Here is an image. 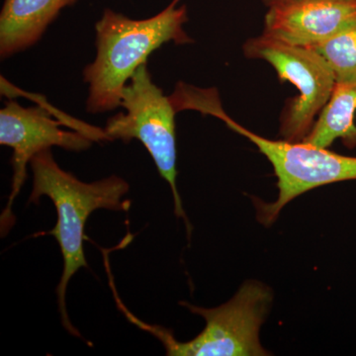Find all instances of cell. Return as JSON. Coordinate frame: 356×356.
<instances>
[{
  "instance_id": "1",
  "label": "cell",
  "mask_w": 356,
  "mask_h": 356,
  "mask_svg": "<svg viewBox=\"0 0 356 356\" xmlns=\"http://www.w3.org/2000/svg\"><path fill=\"white\" fill-rule=\"evenodd\" d=\"M179 1L172 0L161 13L143 20L105 9L95 26V60L83 70V81L88 84V113H105L120 106L126 84L163 44L193 42L184 29L188 20L187 7L178 6Z\"/></svg>"
},
{
  "instance_id": "2",
  "label": "cell",
  "mask_w": 356,
  "mask_h": 356,
  "mask_svg": "<svg viewBox=\"0 0 356 356\" xmlns=\"http://www.w3.org/2000/svg\"><path fill=\"white\" fill-rule=\"evenodd\" d=\"M33 189L29 203H38L42 196L51 199L58 214L55 228L48 235L60 245L64 259V270L57 288L58 311L65 329L72 336L81 334L70 321L65 295L70 278L83 267H88L84 254V229L89 216L96 210L128 211L129 184L123 178L112 175L86 184L56 163L51 149H46L32 159Z\"/></svg>"
},
{
  "instance_id": "3",
  "label": "cell",
  "mask_w": 356,
  "mask_h": 356,
  "mask_svg": "<svg viewBox=\"0 0 356 356\" xmlns=\"http://www.w3.org/2000/svg\"><path fill=\"white\" fill-rule=\"evenodd\" d=\"M273 292L259 281H248L228 303L206 309L182 302V306L205 318L206 327L195 339L177 341L165 327L146 324L121 307L129 320L153 334L172 356L268 355L259 341V331L273 303Z\"/></svg>"
},
{
  "instance_id": "4",
  "label": "cell",
  "mask_w": 356,
  "mask_h": 356,
  "mask_svg": "<svg viewBox=\"0 0 356 356\" xmlns=\"http://www.w3.org/2000/svg\"><path fill=\"white\" fill-rule=\"evenodd\" d=\"M209 114L254 143L273 165L278 197L271 203L254 202L257 220L264 226L273 225L281 210L302 194L325 185L356 180V156H343L305 142L267 139L233 120L221 102L215 103Z\"/></svg>"
},
{
  "instance_id": "5",
  "label": "cell",
  "mask_w": 356,
  "mask_h": 356,
  "mask_svg": "<svg viewBox=\"0 0 356 356\" xmlns=\"http://www.w3.org/2000/svg\"><path fill=\"white\" fill-rule=\"evenodd\" d=\"M120 106L125 113L112 116L103 129L107 140H138L144 145L159 175L170 184L175 215L191 229L177 185L175 113L178 109L172 96L165 95L163 89L153 83L147 63L140 65L126 84Z\"/></svg>"
},
{
  "instance_id": "6",
  "label": "cell",
  "mask_w": 356,
  "mask_h": 356,
  "mask_svg": "<svg viewBox=\"0 0 356 356\" xmlns=\"http://www.w3.org/2000/svg\"><path fill=\"white\" fill-rule=\"evenodd\" d=\"M243 51L245 58L268 63L281 81H289L298 89L299 95L288 100L281 114L280 136L289 142H302L334 92L337 81L331 67L313 48L264 34L245 41Z\"/></svg>"
},
{
  "instance_id": "7",
  "label": "cell",
  "mask_w": 356,
  "mask_h": 356,
  "mask_svg": "<svg viewBox=\"0 0 356 356\" xmlns=\"http://www.w3.org/2000/svg\"><path fill=\"white\" fill-rule=\"evenodd\" d=\"M63 122L54 118L44 106L23 107L16 102H7L0 110V144L13 149V184L8 202L0 217L2 236L14 224L13 206L27 177V165L36 154L60 147L81 152L92 145V138L81 131H65Z\"/></svg>"
},
{
  "instance_id": "8",
  "label": "cell",
  "mask_w": 356,
  "mask_h": 356,
  "mask_svg": "<svg viewBox=\"0 0 356 356\" xmlns=\"http://www.w3.org/2000/svg\"><path fill=\"white\" fill-rule=\"evenodd\" d=\"M267 8L262 34L294 46L310 48L356 23V0H287Z\"/></svg>"
},
{
  "instance_id": "9",
  "label": "cell",
  "mask_w": 356,
  "mask_h": 356,
  "mask_svg": "<svg viewBox=\"0 0 356 356\" xmlns=\"http://www.w3.org/2000/svg\"><path fill=\"white\" fill-rule=\"evenodd\" d=\"M77 0H4L0 13V56L7 58L38 43L65 7Z\"/></svg>"
},
{
  "instance_id": "10",
  "label": "cell",
  "mask_w": 356,
  "mask_h": 356,
  "mask_svg": "<svg viewBox=\"0 0 356 356\" xmlns=\"http://www.w3.org/2000/svg\"><path fill=\"white\" fill-rule=\"evenodd\" d=\"M355 114L356 83H337L331 99L302 142L327 149L341 139L346 147H355Z\"/></svg>"
},
{
  "instance_id": "11",
  "label": "cell",
  "mask_w": 356,
  "mask_h": 356,
  "mask_svg": "<svg viewBox=\"0 0 356 356\" xmlns=\"http://www.w3.org/2000/svg\"><path fill=\"white\" fill-rule=\"evenodd\" d=\"M310 48L325 58L337 83H356V23Z\"/></svg>"
},
{
  "instance_id": "12",
  "label": "cell",
  "mask_w": 356,
  "mask_h": 356,
  "mask_svg": "<svg viewBox=\"0 0 356 356\" xmlns=\"http://www.w3.org/2000/svg\"><path fill=\"white\" fill-rule=\"evenodd\" d=\"M283 1H287V0H261L262 3L266 7L273 6L274 4L280 3Z\"/></svg>"
}]
</instances>
